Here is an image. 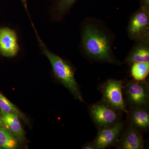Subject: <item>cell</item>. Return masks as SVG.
Instances as JSON below:
<instances>
[{
    "mask_svg": "<svg viewBox=\"0 0 149 149\" xmlns=\"http://www.w3.org/2000/svg\"><path fill=\"white\" fill-rule=\"evenodd\" d=\"M22 3H23V5L25 8H27V0H21Z\"/></svg>",
    "mask_w": 149,
    "mask_h": 149,
    "instance_id": "d6986e66",
    "label": "cell"
},
{
    "mask_svg": "<svg viewBox=\"0 0 149 149\" xmlns=\"http://www.w3.org/2000/svg\"><path fill=\"white\" fill-rule=\"evenodd\" d=\"M19 49L16 32L9 27H0V54L5 57H14Z\"/></svg>",
    "mask_w": 149,
    "mask_h": 149,
    "instance_id": "ba28073f",
    "label": "cell"
},
{
    "mask_svg": "<svg viewBox=\"0 0 149 149\" xmlns=\"http://www.w3.org/2000/svg\"><path fill=\"white\" fill-rule=\"evenodd\" d=\"M89 111L91 119L98 129L111 126L120 120L121 112L102 100L91 105Z\"/></svg>",
    "mask_w": 149,
    "mask_h": 149,
    "instance_id": "277c9868",
    "label": "cell"
},
{
    "mask_svg": "<svg viewBox=\"0 0 149 149\" xmlns=\"http://www.w3.org/2000/svg\"><path fill=\"white\" fill-rule=\"evenodd\" d=\"M141 7L149 8V0H141Z\"/></svg>",
    "mask_w": 149,
    "mask_h": 149,
    "instance_id": "ac0fdd59",
    "label": "cell"
},
{
    "mask_svg": "<svg viewBox=\"0 0 149 149\" xmlns=\"http://www.w3.org/2000/svg\"><path fill=\"white\" fill-rule=\"evenodd\" d=\"M4 126L3 125V123L1 120V112H0V126Z\"/></svg>",
    "mask_w": 149,
    "mask_h": 149,
    "instance_id": "ffe728a7",
    "label": "cell"
},
{
    "mask_svg": "<svg viewBox=\"0 0 149 149\" xmlns=\"http://www.w3.org/2000/svg\"><path fill=\"white\" fill-rule=\"evenodd\" d=\"M83 149H96L95 146L93 142H89L84 145L82 148Z\"/></svg>",
    "mask_w": 149,
    "mask_h": 149,
    "instance_id": "e0dca14e",
    "label": "cell"
},
{
    "mask_svg": "<svg viewBox=\"0 0 149 149\" xmlns=\"http://www.w3.org/2000/svg\"><path fill=\"white\" fill-rule=\"evenodd\" d=\"M19 142L4 126H0V149L18 148Z\"/></svg>",
    "mask_w": 149,
    "mask_h": 149,
    "instance_id": "9a60e30c",
    "label": "cell"
},
{
    "mask_svg": "<svg viewBox=\"0 0 149 149\" xmlns=\"http://www.w3.org/2000/svg\"><path fill=\"white\" fill-rule=\"evenodd\" d=\"M123 81L110 79L105 82L99 89L102 94V100L118 111L127 113L128 109L123 95Z\"/></svg>",
    "mask_w": 149,
    "mask_h": 149,
    "instance_id": "5b68a950",
    "label": "cell"
},
{
    "mask_svg": "<svg viewBox=\"0 0 149 149\" xmlns=\"http://www.w3.org/2000/svg\"><path fill=\"white\" fill-rule=\"evenodd\" d=\"M131 65L130 74L133 80L137 81L146 80L149 73V62L136 63Z\"/></svg>",
    "mask_w": 149,
    "mask_h": 149,
    "instance_id": "2e32d148",
    "label": "cell"
},
{
    "mask_svg": "<svg viewBox=\"0 0 149 149\" xmlns=\"http://www.w3.org/2000/svg\"><path fill=\"white\" fill-rule=\"evenodd\" d=\"M1 113L2 122L4 126L16 138L19 144L25 143V132L20 123L19 117L13 113Z\"/></svg>",
    "mask_w": 149,
    "mask_h": 149,
    "instance_id": "7c38bea8",
    "label": "cell"
},
{
    "mask_svg": "<svg viewBox=\"0 0 149 149\" xmlns=\"http://www.w3.org/2000/svg\"><path fill=\"white\" fill-rule=\"evenodd\" d=\"M127 35L136 41L149 34V8L141 7L133 13L128 21Z\"/></svg>",
    "mask_w": 149,
    "mask_h": 149,
    "instance_id": "8992f818",
    "label": "cell"
},
{
    "mask_svg": "<svg viewBox=\"0 0 149 149\" xmlns=\"http://www.w3.org/2000/svg\"><path fill=\"white\" fill-rule=\"evenodd\" d=\"M127 113L129 124L141 133H145L148 131L149 128V113L148 108L129 107Z\"/></svg>",
    "mask_w": 149,
    "mask_h": 149,
    "instance_id": "8fae6325",
    "label": "cell"
},
{
    "mask_svg": "<svg viewBox=\"0 0 149 149\" xmlns=\"http://www.w3.org/2000/svg\"><path fill=\"white\" fill-rule=\"evenodd\" d=\"M32 24L40 47L52 65L55 77L70 92L74 98L80 102H83L79 85L74 76V70L73 67L68 61L54 53L47 48L37 34L34 24Z\"/></svg>",
    "mask_w": 149,
    "mask_h": 149,
    "instance_id": "7a4b0ae2",
    "label": "cell"
},
{
    "mask_svg": "<svg viewBox=\"0 0 149 149\" xmlns=\"http://www.w3.org/2000/svg\"><path fill=\"white\" fill-rule=\"evenodd\" d=\"M124 63L132 64L149 62V34L135 41Z\"/></svg>",
    "mask_w": 149,
    "mask_h": 149,
    "instance_id": "30bf717a",
    "label": "cell"
},
{
    "mask_svg": "<svg viewBox=\"0 0 149 149\" xmlns=\"http://www.w3.org/2000/svg\"><path fill=\"white\" fill-rule=\"evenodd\" d=\"M80 32V48L84 56L97 62L121 64L113 50L115 35L104 22L95 17H87L81 23Z\"/></svg>",
    "mask_w": 149,
    "mask_h": 149,
    "instance_id": "6da1fadb",
    "label": "cell"
},
{
    "mask_svg": "<svg viewBox=\"0 0 149 149\" xmlns=\"http://www.w3.org/2000/svg\"><path fill=\"white\" fill-rule=\"evenodd\" d=\"M116 145L120 149H143L145 141L141 132L129 124L123 129Z\"/></svg>",
    "mask_w": 149,
    "mask_h": 149,
    "instance_id": "9c48e42d",
    "label": "cell"
},
{
    "mask_svg": "<svg viewBox=\"0 0 149 149\" xmlns=\"http://www.w3.org/2000/svg\"><path fill=\"white\" fill-rule=\"evenodd\" d=\"M77 0H56L52 10V19L54 21L61 20L72 8Z\"/></svg>",
    "mask_w": 149,
    "mask_h": 149,
    "instance_id": "4fadbf2b",
    "label": "cell"
},
{
    "mask_svg": "<svg viewBox=\"0 0 149 149\" xmlns=\"http://www.w3.org/2000/svg\"><path fill=\"white\" fill-rule=\"evenodd\" d=\"M0 112L1 113H13L16 114L20 119L23 120L27 125H29V118L19 109L13 103L11 102L7 98L1 93L0 91Z\"/></svg>",
    "mask_w": 149,
    "mask_h": 149,
    "instance_id": "5bb4252c",
    "label": "cell"
},
{
    "mask_svg": "<svg viewBox=\"0 0 149 149\" xmlns=\"http://www.w3.org/2000/svg\"><path fill=\"white\" fill-rule=\"evenodd\" d=\"M121 120L109 127L99 129L97 136L93 141L96 149H104L116 145L124 129Z\"/></svg>",
    "mask_w": 149,
    "mask_h": 149,
    "instance_id": "52a82bcc",
    "label": "cell"
},
{
    "mask_svg": "<svg viewBox=\"0 0 149 149\" xmlns=\"http://www.w3.org/2000/svg\"><path fill=\"white\" fill-rule=\"evenodd\" d=\"M122 92L124 102L128 106L148 108L149 84L146 80L129 82L123 86Z\"/></svg>",
    "mask_w": 149,
    "mask_h": 149,
    "instance_id": "3957f363",
    "label": "cell"
}]
</instances>
